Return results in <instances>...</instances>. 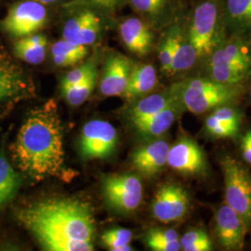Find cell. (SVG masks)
<instances>
[{"instance_id":"6da1fadb","label":"cell","mask_w":251,"mask_h":251,"mask_svg":"<svg viewBox=\"0 0 251 251\" xmlns=\"http://www.w3.org/2000/svg\"><path fill=\"white\" fill-rule=\"evenodd\" d=\"M14 217L44 251H94L95 219L90 204L79 198L41 199L16 208Z\"/></svg>"},{"instance_id":"7a4b0ae2","label":"cell","mask_w":251,"mask_h":251,"mask_svg":"<svg viewBox=\"0 0 251 251\" xmlns=\"http://www.w3.org/2000/svg\"><path fill=\"white\" fill-rule=\"evenodd\" d=\"M9 151L14 168L32 180L76 174L65 166L63 126L54 100L27 113Z\"/></svg>"},{"instance_id":"3957f363","label":"cell","mask_w":251,"mask_h":251,"mask_svg":"<svg viewBox=\"0 0 251 251\" xmlns=\"http://www.w3.org/2000/svg\"><path fill=\"white\" fill-rule=\"evenodd\" d=\"M185 34L198 55L199 67L228 37L224 0H194L183 16Z\"/></svg>"},{"instance_id":"277c9868","label":"cell","mask_w":251,"mask_h":251,"mask_svg":"<svg viewBox=\"0 0 251 251\" xmlns=\"http://www.w3.org/2000/svg\"><path fill=\"white\" fill-rule=\"evenodd\" d=\"M171 87L183 108L196 115L233 104L245 91V84H225L204 75L186 76Z\"/></svg>"},{"instance_id":"5b68a950","label":"cell","mask_w":251,"mask_h":251,"mask_svg":"<svg viewBox=\"0 0 251 251\" xmlns=\"http://www.w3.org/2000/svg\"><path fill=\"white\" fill-rule=\"evenodd\" d=\"M200 67L213 80L246 84L251 79V44L242 36H229Z\"/></svg>"},{"instance_id":"8992f818","label":"cell","mask_w":251,"mask_h":251,"mask_svg":"<svg viewBox=\"0 0 251 251\" xmlns=\"http://www.w3.org/2000/svg\"><path fill=\"white\" fill-rule=\"evenodd\" d=\"M225 176V201L242 218L247 226L251 225V177L249 171L230 155L222 160Z\"/></svg>"},{"instance_id":"52a82bcc","label":"cell","mask_w":251,"mask_h":251,"mask_svg":"<svg viewBox=\"0 0 251 251\" xmlns=\"http://www.w3.org/2000/svg\"><path fill=\"white\" fill-rule=\"evenodd\" d=\"M102 195L111 209L121 214H128L142 203L143 184L134 174L112 175L102 181Z\"/></svg>"},{"instance_id":"ba28073f","label":"cell","mask_w":251,"mask_h":251,"mask_svg":"<svg viewBox=\"0 0 251 251\" xmlns=\"http://www.w3.org/2000/svg\"><path fill=\"white\" fill-rule=\"evenodd\" d=\"M46 5L33 0H25L12 5L5 18L0 21V29L14 37L36 34L48 23Z\"/></svg>"},{"instance_id":"9c48e42d","label":"cell","mask_w":251,"mask_h":251,"mask_svg":"<svg viewBox=\"0 0 251 251\" xmlns=\"http://www.w3.org/2000/svg\"><path fill=\"white\" fill-rule=\"evenodd\" d=\"M36 96L35 83L0 45V102H14Z\"/></svg>"},{"instance_id":"30bf717a","label":"cell","mask_w":251,"mask_h":251,"mask_svg":"<svg viewBox=\"0 0 251 251\" xmlns=\"http://www.w3.org/2000/svg\"><path fill=\"white\" fill-rule=\"evenodd\" d=\"M118 136L116 127L107 121L91 120L83 126L78 147L85 160L105 159L117 149Z\"/></svg>"},{"instance_id":"8fae6325","label":"cell","mask_w":251,"mask_h":251,"mask_svg":"<svg viewBox=\"0 0 251 251\" xmlns=\"http://www.w3.org/2000/svg\"><path fill=\"white\" fill-rule=\"evenodd\" d=\"M127 5L156 32H161L185 12L189 3L187 0H128Z\"/></svg>"},{"instance_id":"7c38bea8","label":"cell","mask_w":251,"mask_h":251,"mask_svg":"<svg viewBox=\"0 0 251 251\" xmlns=\"http://www.w3.org/2000/svg\"><path fill=\"white\" fill-rule=\"evenodd\" d=\"M188 193L174 183L162 185L152 199L151 210L153 217L164 224H170L182 219L189 208Z\"/></svg>"},{"instance_id":"4fadbf2b","label":"cell","mask_w":251,"mask_h":251,"mask_svg":"<svg viewBox=\"0 0 251 251\" xmlns=\"http://www.w3.org/2000/svg\"><path fill=\"white\" fill-rule=\"evenodd\" d=\"M167 165L183 175L200 176L206 172L207 160L198 143L182 137L170 147Z\"/></svg>"},{"instance_id":"5bb4252c","label":"cell","mask_w":251,"mask_h":251,"mask_svg":"<svg viewBox=\"0 0 251 251\" xmlns=\"http://www.w3.org/2000/svg\"><path fill=\"white\" fill-rule=\"evenodd\" d=\"M134 63L125 55L113 51L104 60L100 74V92L105 97L123 96Z\"/></svg>"},{"instance_id":"9a60e30c","label":"cell","mask_w":251,"mask_h":251,"mask_svg":"<svg viewBox=\"0 0 251 251\" xmlns=\"http://www.w3.org/2000/svg\"><path fill=\"white\" fill-rule=\"evenodd\" d=\"M118 33L126 50L143 58L152 51L158 32L137 15L123 19L119 23Z\"/></svg>"},{"instance_id":"2e32d148","label":"cell","mask_w":251,"mask_h":251,"mask_svg":"<svg viewBox=\"0 0 251 251\" xmlns=\"http://www.w3.org/2000/svg\"><path fill=\"white\" fill-rule=\"evenodd\" d=\"M248 226L231 206H220L215 215V231L218 241L226 251H241L245 245Z\"/></svg>"},{"instance_id":"e0dca14e","label":"cell","mask_w":251,"mask_h":251,"mask_svg":"<svg viewBox=\"0 0 251 251\" xmlns=\"http://www.w3.org/2000/svg\"><path fill=\"white\" fill-rule=\"evenodd\" d=\"M170 144L162 139H152L140 145L131 154L135 169L145 177H152L167 165Z\"/></svg>"},{"instance_id":"ac0fdd59","label":"cell","mask_w":251,"mask_h":251,"mask_svg":"<svg viewBox=\"0 0 251 251\" xmlns=\"http://www.w3.org/2000/svg\"><path fill=\"white\" fill-rule=\"evenodd\" d=\"M183 14L175 23L172 24L173 53L170 76L188 73L199 66L196 50L190 43L185 34L182 21Z\"/></svg>"},{"instance_id":"d6986e66","label":"cell","mask_w":251,"mask_h":251,"mask_svg":"<svg viewBox=\"0 0 251 251\" xmlns=\"http://www.w3.org/2000/svg\"><path fill=\"white\" fill-rule=\"evenodd\" d=\"M183 109L179 101L151 117L131 122V125L136 134L144 141L156 139L171 128Z\"/></svg>"},{"instance_id":"ffe728a7","label":"cell","mask_w":251,"mask_h":251,"mask_svg":"<svg viewBox=\"0 0 251 251\" xmlns=\"http://www.w3.org/2000/svg\"><path fill=\"white\" fill-rule=\"evenodd\" d=\"M179 101L171 87H169L161 92L148 94L140 99L132 100V105L128 109L126 116L128 121L131 123L155 115Z\"/></svg>"},{"instance_id":"44dd1931","label":"cell","mask_w":251,"mask_h":251,"mask_svg":"<svg viewBox=\"0 0 251 251\" xmlns=\"http://www.w3.org/2000/svg\"><path fill=\"white\" fill-rule=\"evenodd\" d=\"M158 84L155 67L150 63H134L124 97L132 101L140 99L156 88Z\"/></svg>"},{"instance_id":"7402d4cb","label":"cell","mask_w":251,"mask_h":251,"mask_svg":"<svg viewBox=\"0 0 251 251\" xmlns=\"http://www.w3.org/2000/svg\"><path fill=\"white\" fill-rule=\"evenodd\" d=\"M228 36L251 34V0H224Z\"/></svg>"},{"instance_id":"603a6c76","label":"cell","mask_w":251,"mask_h":251,"mask_svg":"<svg viewBox=\"0 0 251 251\" xmlns=\"http://www.w3.org/2000/svg\"><path fill=\"white\" fill-rule=\"evenodd\" d=\"M23 175L9 163L4 145L0 147V210L13 200L22 186Z\"/></svg>"},{"instance_id":"cb8c5ba5","label":"cell","mask_w":251,"mask_h":251,"mask_svg":"<svg viewBox=\"0 0 251 251\" xmlns=\"http://www.w3.org/2000/svg\"><path fill=\"white\" fill-rule=\"evenodd\" d=\"M47 36L33 34L20 37L13 46V52L20 60L29 64H39L45 59Z\"/></svg>"},{"instance_id":"d4e9b609","label":"cell","mask_w":251,"mask_h":251,"mask_svg":"<svg viewBox=\"0 0 251 251\" xmlns=\"http://www.w3.org/2000/svg\"><path fill=\"white\" fill-rule=\"evenodd\" d=\"M88 54V46L75 44L65 39L55 42L51 47L52 61L59 67L73 66L84 60Z\"/></svg>"},{"instance_id":"484cf974","label":"cell","mask_w":251,"mask_h":251,"mask_svg":"<svg viewBox=\"0 0 251 251\" xmlns=\"http://www.w3.org/2000/svg\"><path fill=\"white\" fill-rule=\"evenodd\" d=\"M75 10V14L68 19L63 28V39L78 44V40L86 27L90 22L97 17L100 13L95 10L86 8L71 9Z\"/></svg>"},{"instance_id":"4316f807","label":"cell","mask_w":251,"mask_h":251,"mask_svg":"<svg viewBox=\"0 0 251 251\" xmlns=\"http://www.w3.org/2000/svg\"><path fill=\"white\" fill-rule=\"evenodd\" d=\"M98 77V67L91 72L80 82L71 87L61 89L64 99L72 106H78L84 103L94 90Z\"/></svg>"},{"instance_id":"83f0119b","label":"cell","mask_w":251,"mask_h":251,"mask_svg":"<svg viewBox=\"0 0 251 251\" xmlns=\"http://www.w3.org/2000/svg\"><path fill=\"white\" fill-rule=\"evenodd\" d=\"M157 40L156 51L160 64V71L167 76L171 75L172 53H173V27L172 25L162 30Z\"/></svg>"},{"instance_id":"f1b7e54d","label":"cell","mask_w":251,"mask_h":251,"mask_svg":"<svg viewBox=\"0 0 251 251\" xmlns=\"http://www.w3.org/2000/svg\"><path fill=\"white\" fill-rule=\"evenodd\" d=\"M128 0H69L64 7L69 9L86 8L100 14H113L127 5Z\"/></svg>"},{"instance_id":"f546056e","label":"cell","mask_w":251,"mask_h":251,"mask_svg":"<svg viewBox=\"0 0 251 251\" xmlns=\"http://www.w3.org/2000/svg\"><path fill=\"white\" fill-rule=\"evenodd\" d=\"M133 233L125 228H113L105 231L101 235L103 246L112 251H132L130 242L132 241Z\"/></svg>"},{"instance_id":"4dcf8cb0","label":"cell","mask_w":251,"mask_h":251,"mask_svg":"<svg viewBox=\"0 0 251 251\" xmlns=\"http://www.w3.org/2000/svg\"><path fill=\"white\" fill-rule=\"evenodd\" d=\"M98 67V61L95 56L90 58L87 62L81 63L77 67L67 73L61 81V89L71 87L83 80L93 69Z\"/></svg>"},{"instance_id":"1f68e13d","label":"cell","mask_w":251,"mask_h":251,"mask_svg":"<svg viewBox=\"0 0 251 251\" xmlns=\"http://www.w3.org/2000/svg\"><path fill=\"white\" fill-rule=\"evenodd\" d=\"M204 128L206 133L215 139L233 138L238 134L240 127L223 124L209 115L205 120Z\"/></svg>"},{"instance_id":"d6a6232c","label":"cell","mask_w":251,"mask_h":251,"mask_svg":"<svg viewBox=\"0 0 251 251\" xmlns=\"http://www.w3.org/2000/svg\"><path fill=\"white\" fill-rule=\"evenodd\" d=\"M211 116L219 122L225 125L233 126L240 127L241 115L240 113L231 105H224L213 110Z\"/></svg>"},{"instance_id":"836d02e7","label":"cell","mask_w":251,"mask_h":251,"mask_svg":"<svg viewBox=\"0 0 251 251\" xmlns=\"http://www.w3.org/2000/svg\"><path fill=\"white\" fill-rule=\"evenodd\" d=\"M179 240V233L173 229L156 228L148 231L145 236V243L150 246L154 243L166 242Z\"/></svg>"},{"instance_id":"e575fe53","label":"cell","mask_w":251,"mask_h":251,"mask_svg":"<svg viewBox=\"0 0 251 251\" xmlns=\"http://www.w3.org/2000/svg\"><path fill=\"white\" fill-rule=\"evenodd\" d=\"M209 239V236L205 230L203 229H193L190 230L187 233H184L181 238L179 239L181 250L185 251V250L190 246H193L195 244H198L202 241H205Z\"/></svg>"},{"instance_id":"d590c367","label":"cell","mask_w":251,"mask_h":251,"mask_svg":"<svg viewBox=\"0 0 251 251\" xmlns=\"http://www.w3.org/2000/svg\"><path fill=\"white\" fill-rule=\"evenodd\" d=\"M152 251H178L181 250L179 240L166 241V242L154 243L148 246Z\"/></svg>"},{"instance_id":"8d00e7d4","label":"cell","mask_w":251,"mask_h":251,"mask_svg":"<svg viewBox=\"0 0 251 251\" xmlns=\"http://www.w3.org/2000/svg\"><path fill=\"white\" fill-rule=\"evenodd\" d=\"M241 150L244 159L251 165V138L249 131L245 134L242 140Z\"/></svg>"},{"instance_id":"74e56055","label":"cell","mask_w":251,"mask_h":251,"mask_svg":"<svg viewBox=\"0 0 251 251\" xmlns=\"http://www.w3.org/2000/svg\"><path fill=\"white\" fill-rule=\"evenodd\" d=\"M33 1H36L38 3H41L43 5H50V4H54L57 2H60L62 0H33Z\"/></svg>"},{"instance_id":"f35d334b","label":"cell","mask_w":251,"mask_h":251,"mask_svg":"<svg viewBox=\"0 0 251 251\" xmlns=\"http://www.w3.org/2000/svg\"><path fill=\"white\" fill-rule=\"evenodd\" d=\"M245 38H246V39H247V40H248V41H249V42H250V43L251 44V34L250 35V36H248L247 37H245Z\"/></svg>"},{"instance_id":"ab89813d","label":"cell","mask_w":251,"mask_h":251,"mask_svg":"<svg viewBox=\"0 0 251 251\" xmlns=\"http://www.w3.org/2000/svg\"><path fill=\"white\" fill-rule=\"evenodd\" d=\"M3 114H5V112L3 111V109H0V118L3 116Z\"/></svg>"},{"instance_id":"60d3db41","label":"cell","mask_w":251,"mask_h":251,"mask_svg":"<svg viewBox=\"0 0 251 251\" xmlns=\"http://www.w3.org/2000/svg\"><path fill=\"white\" fill-rule=\"evenodd\" d=\"M192 1H194V0H187V2H188L189 4H190Z\"/></svg>"},{"instance_id":"b9f144b4","label":"cell","mask_w":251,"mask_h":251,"mask_svg":"<svg viewBox=\"0 0 251 251\" xmlns=\"http://www.w3.org/2000/svg\"><path fill=\"white\" fill-rule=\"evenodd\" d=\"M249 133H250V136H251V129H250V130H249Z\"/></svg>"},{"instance_id":"7bdbcfd3","label":"cell","mask_w":251,"mask_h":251,"mask_svg":"<svg viewBox=\"0 0 251 251\" xmlns=\"http://www.w3.org/2000/svg\"><path fill=\"white\" fill-rule=\"evenodd\" d=\"M250 92H251V90H250Z\"/></svg>"}]
</instances>
